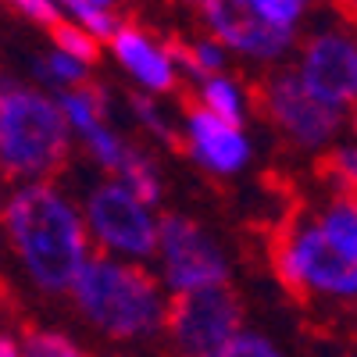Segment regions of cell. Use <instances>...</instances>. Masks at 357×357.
Instances as JSON below:
<instances>
[{
	"label": "cell",
	"mask_w": 357,
	"mask_h": 357,
	"mask_svg": "<svg viewBox=\"0 0 357 357\" xmlns=\"http://www.w3.org/2000/svg\"><path fill=\"white\" fill-rule=\"evenodd\" d=\"M15 11H18L22 18H33V22L43 25V29H50V25L61 22V8L50 4V0H18Z\"/></svg>",
	"instance_id": "cell-24"
},
{
	"label": "cell",
	"mask_w": 357,
	"mask_h": 357,
	"mask_svg": "<svg viewBox=\"0 0 357 357\" xmlns=\"http://www.w3.org/2000/svg\"><path fill=\"white\" fill-rule=\"evenodd\" d=\"M158 254L165 261V279L175 286V293L186 289H207L229 282V264L218 250V243L200 229V222L186 215H161L158 218Z\"/></svg>",
	"instance_id": "cell-7"
},
{
	"label": "cell",
	"mask_w": 357,
	"mask_h": 357,
	"mask_svg": "<svg viewBox=\"0 0 357 357\" xmlns=\"http://www.w3.org/2000/svg\"><path fill=\"white\" fill-rule=\"evenodd\" d=\"M250 97H254V107L296 146H321L340 129V107L314 97L304 75L293 68L257 79L250 86Z\"/></svg>",
	"instance_id": "cell-6"
},
{
	"label": "cell",
	"mask_w": 357,
	"mask_h": 357,
	"mask_svg": "<svg viewBox=\"0 0 357 357\" xmlns=\"http://www.w3.org/2000/svg\"><path fill=\"white\" fill-rule=\"evenodd\" d=\"M86 225L97 240L118 254H158V218L122 183H100L86 200Z\"/></svg>",
	"instance_id": "cell-8"
},
{
	"label": "cell",
	"mask_w": 357,
	"mask_h": 357,
	"mask_svg": "<svg viewBox=\"0 0 357 357\" xmlns=\"http://www.w3.org/2000/svg\"><path fill=\"white\" fill-rule=\"evenodd\" d=\"M4 229L25 272L47 293H65L89 261L86 222L50 183H25L4 204Z\"/></svg>",
	"instance_id": "cell-2"
},
{
	"label": "cell",
	"mask_w": 357,
	"mask_h": 357,
	"mask_svg": "<svg viewBox=\"0 0 357 357\" xmlns=\"http://www.w3.org/2000/svg\"><path fill=\"white\" fill-rule=\"evenodd\" d=\"M336 11L347 18V25H350V29H357V4H340Z\"/></svg>",
	"instance_id": "cell-25"
},
{
	"label": "cell",
	"mask_w": 357,
	"mask_h": 357,
	"mask_svg": "<svg viewBox=\"0 0 357 357\" xmlns=\"http://www.w3.org/2000/svg\"><path fill=\"white\" fill-rule=\"evenodd\" d=\"M243 307L240 296L229 286L186 289L168 301L165 333L172 336L183 357H218L236 336H240Z\"/></svg>",
	"instance_id": "cell-5"
},
{
	"label": "cell",
	"mask_w": 357,
	"mask_h": 357,
	"mask_svg": "<svg viewBox=\"0 0 357 357\" xmlns=\"http://www.w3.org/2000/svg\"><path fill=\"white\" fill-rule=\"evenodd\" d=\"M268 254L293 301H311V293L357 296V204L336 197L311 225L282 222Z\"/></svg>",
	"instance_id": "cell-1"
},
{
	"label": "cell",
	"mask_w": 357,
	"mask_h": 357,
	"mask_svg": "<svg viewBox=\"0 0 357 357\" xmlns=\"http://www.w3.org/2000/svg\"><path fill=\"white\" fill-rule=\"evenodd\" d=\"M200 15H204V25L211 29L215 43L250 54V57L272 61V57L286 54V47L293 43V33L268 22L254 8V0H247V4H240V0H204Z\"/></svg>",
	"instance_id": "cell-10"
},
{
	"label": "cell",
	"mask_w": 357,
	"mask_h": 357,
	"mask_svg": "<svg viewBox=\"0 0 357 357\" xmlns=\"http://www.w3.org/2000/svg\"><path fill=\"white\" fill-rule=\"evenodd\" d=\"M118 183H122L132 197H139L143 204H158L161 200V175H158V168L151 165V158L132 151V146H129V158L122 161V168H118Z\"/></svg>",
	"instance_id": "cell-16"
},
{
	"label": "cell",
	"mask_w": 357,
	"mask_h": 357,
	"mask_svg": "<svg viewBox=\"0 0 357 357\" xmlns=\"http://www.w3.org/2000/svg\"><path fill=\"white\" fill-rule=\"evenodd\" d=\"M111 50H114L118 61H122V68L136 82H143L146 89H154V93H168V89H175L178 72H175L172 54L165 50V43H154L139 25L126 22L122 29H118V36L111 40Z\"/></svg>",
	"instance_id": "cell-12"
},
{
	"label": "cell",
	"mask_w": 357,
	"mask_h": 357,
	"mask_svg": "<svg viewBox=\"0 0 357 357\" xmlns=\"http://www.w3.org/2000/svg\"><path fill=\"white\" fill-rule=\"evenodd\" d=\"M354 132H357V114H354Z\"/></svg>",
	"instance_id": "cell-26"
},
{
	"label": "cell",
	"mask_w": 357,
	"mask_h": 357,
	"mask_svg": "<svg viewBox=\"0 0 357 357\" xmlns=\"http://www.w3.org/2000/svg\"><path fill=\"white\" fill-rule=\"evenodd\" d=\"M301 75L314 97L333 107H347L357 100V36L325 29L307 36Z\"/></svg>",
	"instance_id": "cell-9"
},
{
	"label": "cell",
	"mask_w": 357,
	"mask_h": 357,
	"mask_svg": "<svg viewBox=\"0 0 357 357\" xmlns=\"http://www.w3.org/2000/svg\"><path fill=\"white\" fill-rule=\"evenodd\" d=\"M36 75H40L43 82L75 89V86L86 82V65H79L75 57H68V54H61V50H50L47 61H36Z\"/></svg>",
	"instance_id": "cell-21"
},
{
	"label": "cell",
	"mask_w": 357,
	"mask_h": 357,
	"mask_svg": "<svg viewBox=\"0 0 357 357\" xmlns=\"http://www.w3.org/2000/svg\"><path fill=\"white\" fill-rule=\"evenodd\" d=\"M61 11L72 22H79L86 33L97 36V40H114L118 29L126 25L122 18H118V8L114 4H104V0H68Z\"/></svg>",
	"instance_id": "cell-15"
},
{
	"label": "cell",
	"mask_w": 357,
	"mask_h": 357,
	"mask_svg": "<svg viewBox=\"0 0 357 357\" xmlns=\"http://www.w3.org/2000/svg\"><path fill=\"white\" fill-rule=\"evenodd\" d=\"M68 293L79 314L111 340H143L165 329L168 301L158 279L139 264L89 257Z\"/></svg>",
	"instance_id": "cell-3"
},
{
	"label": "cell",
	"mask_w": 357,
	"mask_h": 357,
	"mask_svg": "<svg viewBox=\"0 0 357 357\" xmlns=\"http://www.w3.org/2000/svg\"><path fill=\"white\" fill-rule=\"evenodd\" d=\"M254 8H257L268 22H272V25L286 29V33H293L296 22H301V15H304L301 0H254Z\"/></svg>",
	"instance_id": "cell-22"
},
{
	"label": "cell",
	"mask_w": 357,
	"mask_h": 357,
	"mask_svg": "<svg viewBox=\"0 0 357 357\" xmlns=\"http://www.w3.org/2000/svg\"><path fill=\"white\" fill-rule=\"evenodd\" d=\"M318 172L340 186V197L357 204V151H333L318 161Z\"/></svg>",
	"instance_id": "cell-18"
},
{
	"label": "cell",
	"mask_w": 357,
	"mask_h": 357,
	"mask_svg": "<svg viewBox=\"0 0 357 357\" xmlns=\"http://www.w3.org/2000/svg\"><path fill=\"white\" fill-rule=\"evenodd\" d=\"M72 146V126L61 104L0 72V172L43 183L61 172Z\"/></svg>",
	"instance_id": "cell-4"
},
{
	"label": "cell",
	"mask_w": 357,
	"mask_h": 357,
	"mask_svg": "<svg viewBox=\"0 0 357 357\" xmlns=\"http://www.w3.org/2000/svg\"><path fill=\"white\" fill-rule=\"evenodd\" d=\"M50 40H54V50L75 57L79 65H97L100 61V40L89 36L86 29L79 22H72V18H61L57 25H50Z\"/></svg>",
	"instance_id": "cell-17"
},
{
	"label": "cell",
	"mask_w": 357,
	"mask_h": 357,
	"mask_svg": "<svg viewBox=\"0 0 357 357\" xmlns=\"http://www.w3.org/2000/svg\"><path fill=\"white\" fill-rule=\"evenodd\" d=\"M165 50L172 54V61H175V68L183 65L190 75H197V79H215V75H222V65H225V54H222V43H215V40H183V36H172L168 43H165Z\"/></svg>",
	"instance_id": "cell-13"
},
{
	"label": "cell",
	"mask_w": 357,
	"mask_h": 357,
	"mask_svg": "<svg viewBox=\"0 0 357 357\" xmlns=\"http://www.w3.org/2000/svg\"><path fill=\"white\" fill-rule=\"evenodd\" d=\"M129 107H132V114L139 118V122L151 129L154 136H161L172 151H183L186 154V139H178V132L168 126V118L161 114V107L151 100V97H143V93H129Z\"/></svg>",
	"instance_id": "cell-20"
},
{
	"label": "cell",
	"mask_w": 357,
	"mask_h": 357,
	"mask_svg": "<svg viewBox=\"0 0 357 357\" xmlns=\"http://www.w3.org/2000/svg\"><path fill=\"white\" fill-rule=\"evenodd\" d=\"M218 357H286L275 343H268L261 333H240Z\"/></svg>",
	"instance_id": "cell-23"
},
{
	"label": "cell",
	"mask_w": 357,
	"mask_h": 357,
	"mask_svg": "<svg viewBox=\"0 0 357 357\" xmlns=\"http://www.w3.org/2000/svg\"><path fill=\"white\" fill-rule=\"evenodd\" d=\"M22 354L25 357H82V350L54 329H29L22 340Z\"/></svg>",
	"instance_id": "cell-19"
},
{
	"label": "cell",
	"mask_w": 357,
	"mask_h": 357,
	"mask_svg": "<svg viewBox=\"0 0 357 357\" xmlns=\"http://www.w3.org/2000/svg\"><path fill=\"white\" fill-rule=\"evenodd\" d=\"M186 154H193L204 168L218 175H232L250 161V143L240 129L225 126L222 118L204 111L200 104H190L186 114Z\"/></svg>",
	"instance_id": "cell-11"
},
{
	"label": "cell",
	"mask_w": 357,
	"mask_h": 357,
	"mask_svg": "<svg viewBox=\"0 0 357 357\" xmlns=\"http://www.w3.org/2000/svg\"><path fill=\"white\" fill-rule=\"evenodd\" d=\"M197 104H200L204 111H211L215 118H222V122L232 126V129L243 126V93H240V86H236L232 79H225V75L207 79V82L200 86Z\"/></svg>",
	"instance_id": "cell-14"
}]
</instances>
